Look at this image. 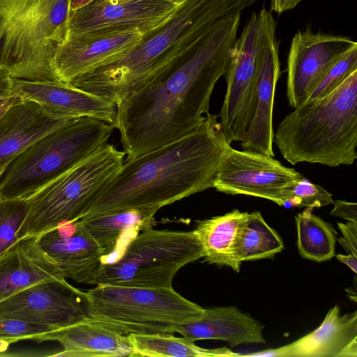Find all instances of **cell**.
Masks as SVG:
<instances>
[{"label": "cell", "mask_w": 357, "mask_h": 357, "mask_svg": "<svg viewBox=\"0 0 357 357\" xmlns=\"http://www.w3.org/2000/svg\"><path fill=\"white\" fill-rule=\"evenodd\" d=\"M241 14L217 21L116 106L114 128L126 160L186 135L204 121L214 86L225 75Z\"/></svg>", "instance_id": "6da1fadb"}, {"label": "cell", "mask_w": 357, "mask_h": 357, "mask_svg": "<svg viewBox=\"0 0 357 357\" xmlns=\"http://www.w3.org/2000/svg\"><path fill=\"white\" fill-rule=\"evenodd\" d=\"M218 118L208 113L186 135L127 160L80 219L130 208H160L213 188L230 145Z\"/></svg>", "instance_id": "7a4b0ae2"}, {"label": "cell", "mask_w": 357, "mask_h": 357, "mask_svg": "<svg viewBox=\"0 0 357 357\" xmlns=\"http://www.w3.org/2000/svg\"><path fill=\"white\" fill-rule=\"evenodd\" d=\"M257 0H186L130 51L77 77L70 84L116 107L221 18L241 12Z\"/></svg>", "instance_id": "3957f363"}, {"label": "cell", "mask_w": 357, "mask_h": 357, "mask_svg": "<svg viewBox=\"0 0 357 357\" xmlns=\"http://www.w3.org/2000/svg\"><path fill=\"white\" fill-rule=\"evenodd\" d=\"M274 137L281 155L292 165L353 164L357 158V70L328 95L295 107Z\"/></svg>", "instance_id": "277c9868"}, {"label": "cell", "mask_w": 357, "mask_h": 357, "mask_svg": "<svg viewBox=\"0 0 357 357\" xmlns=\"http://www.w3.org/2000/svg\"><path fill=\"white\" fill-rule=\"evenodd\" d=\"M70 13V0H0V63L13 78L56 80L52 59Z\"/></svg>", "instance_id": "5b68a950"}, {"label": "cell", "mask_w": 357, "mask_h": 357, "mask_svg": "<svg viewBox=\"0 0 357 357\" xmlns=\"http://www.w3.org/2000/svg\"><path fill=\"white\" fill-rule=\"evenodd\" d=\"M125 155L107 143L25 199L27 213L17 240L79 220L119 172Z\"/></svg>", "instance_id": "8992f818"}, {"label": "cell", "mask_w": 357, "mask_h": 357, "mask_svg": "<svg viewBox=\"0 0 357 357\" xmlns=\"http://www.w3.org/2000/svg\"><path fill=\"white\" fill-rule=\"evenodd\" d=\"M87 318L128 335L174 333L202 318L205 308L168 288L97 284L85 291Z\"/></svg>", "instance_id": "52a82bcc"}, {"label": "cell", "mask_w": 357, "mask_h": 357, "mask_svg": "<svg viewBox=\"0 0 357 357\" xmlns=\"http://www.w3.org/2000/svg\"><path fill=\"white\" fill-rule=\"evenodd\" d=\"M114 128L81 118L49 132L10 163L0 179V196L26 199L107 144Z\"/></svg>", "instance_id": "ba28073f"}, {"label": "cell", "mask_w": 357, "mask_h": 357, "mask_svg": "<svg viewBox=\"0 0 357 357\" xmlns=\"http://www.w3.org/2000/svg\"><path fill=\"white\" fill-rule=\"evenodd\" d=\"M202 257V246L194 231L149 227L137 234L119 257L103 261L97 284L172 287L177 272Z\"/></svg>", "instance_id": "9c48e42d"}, {"label": "cell", "mask_w": 357, "mask_h": 357, "mask_svg": "<svg viewBox=\"0 0 357 357\" xmlns=\"http://www.w3.org/2000/svg\"><path fill=\"white\" fill-rule=\"evenodd\" d=\"M276 28L271 12L265 8L253 13L229 52L225 73L227 91L218 116L229 144L242 142L252 118L264 49Z\"/></svg>", "instance_id": "30bf717a"}, {"label": "cell", "mask_w": 357, "mask_h": 357, "mask_svg": "<svg viewBox=\"0 0 357 357\" xmlns=\"http://www.w3.org/2000/svg\"><path fill=\"white\" fill-rule=\"evenodd\" d=\"M303 175L284 166L272 156L238 151L229 145L214 182L216 190L229 195H245L284 205L283 195Z\"/></svg>", "instance_id": "8fae6325"}, {"label": "cell", "mask_w": 357, "mask_h": 357, "mask_svg": "<svg viewBox=\"0 0 357 357\" xmlns=\"http://www.w3.org/2000/svg\"><path fill=\"white\" fill-rule=\"evenodd\" d=\"M0 316L54 330L65 328L87 319L85 291L66 279L38 282L1 301Z\"/></svg>", "instance_id": "7c38bea8"}, {"label": "cell", "mask_w": 357, "mask_h": 357, "mask_svg": "<svg viewBox=\"0 0 357 357\" xmlns=\"http://www.w3.org/2000/svg\"><path fill=\"white\" fill-rule=\"evenodd\" d=\"M357 45L351 38L314 32L298 31L292 38L287 58V98L295 108L305 102L331 66Z\"/></svg>", "instance_id": "4fadbf2b"}, {"label": "cell", "mask_w": 357, "mask_h": 357, "mask_svg": "<svg viewBox=\"0 0 357 357\" xmlns=\"http://www.w3.org/2000/svg\"><path fill=\"white\" fill-rule=\"evenodd\" d=\"M176 6L153 0H93L71 12L68 37L139 31L162 23Z\"/></svg>", "instance_id": "5bb4252c"}, {"label": "cell", "mask_w": 357, "mask_h": 357, "mask_svg": "<svg viewBox=\"0 0 357 357\" xmlns=\"http://www.w3.org/2000/svg\"><path fill=\"white\" fill-rule=\"evenodd\" d=\"M12 96L32 101L61 118H92L116 124V107L109 100L57 80L13 79Z\"/></svg>", "instance_id": "9a60e30c"}, {"label": "cell", "mask_w": 357, "mask_h": 357, "mask_svg": "<svg viewBox=\"0 0 357 357\" xmlns=\"http://www.w3.org/2000/svg\"><path fill=\"white\" fill-rule=\"evenodd\" d=\"M143 32L68 37L56 49L52 62L57 81L70 84L77 77L132 50Z\"/></svg>", "instance_id": "2e32d148"}, {"label": "cell", "mask_w": 357, "mask_h": 357, "mask_svg": "<svg viewBox=\"0 0 357 357\" xmlns=\"http://www.w3.org/2000/svg\"><path fill=\"white\" fill-rule=\"evenodd\" d=\"M37 241L65 278L97 284L104 255L77 221L44 232L37 236Z\"/></svg>", "instance_id": "e0dca14e"}, {"label": "cell", "mask_w": 357, "mask_h": 357, "mask_svg": "<svg viewBox=\"0 0 357 357\" xmlns=\"http://www.w3.org/2000/svg\"><path fill=\"white\" fill-rule=\"evenodd\" d=\"M77 119L54 116L32 101L17 98L0 117V179L31 144Z\"/></svg>", "instance_id": "ac0fdd59"}, {"label": "cell", "mask_w": 357, "mask_h": 357, "mask_svg": "<svg viewBox=\"0 0 357 357\" xmlns=\"http://www.w3.org/2000/svg\"><path fill=\"white\" fill-rule=\"evenodd\" d=\"M275 30L266 42L259 68L254 114L245 139L241 142L243 150L274 156L273 112L275 91L280 75L278 46Z\"/></svg>", "instance_id": "d6986e66"}, {"label": "cell", "mask_w": 357, "mask_h": 357, "mask_svg": "<svg viewBox=\"0 0 357 357\" xmlns=\"http://www.w3.org/2000/svg\"><path fill=\"white\" fill-rule=\"evenodd\" d=\"M65 279L37 236L18 240L0 255V301L36 283Z\"/></svg>", "instance_id": "ffe728a7"}, {"label": "cell", "mask_w": 357, "mask_h": 357, "mask_svg": "<svg viewBox=\"0 0 357 357\" xmlns=\"http://www.w3.org/2000/svg\"><path fill=\"white\" fill-rule=\"evenodd\" d=\"M357 338V311L340 314L335 305L321 325L298 340L276 349L257 352L268 357H339L342 351Z\"/></svg>", "instance_id": "44dd1931"}, {"label": "cell", "mask_w": 357, "mask_h": 357, "mask_svg": "<svg viewBox=\"0 0 357 357\" xmlns=\"http://www.w3.org/2000/svg\"><path fill=\"white\" fill-rule=\"evenodd\" d=\"M34 340L59 342L63 349L55 356L117 357L132 356L133 349L128 336L121 334L88 318L73 325L53 330Z\"/></svg>", "instance_id": "7402d4cb"}, {"label": "cell", "mask_w": 357, "mask_h": 357, "mask_svg": "<svg viewBox=\"0 0 357 357\" xmlns=\"http://www.w3.org/2000/svg\"><path fill=\"white\" fill-rule=\"evenodd\" d=\"M264 326L235 306L205 308L203 317L181 325L177 333L193 341L222 340L233 348L242 344L264 343Z\"/></svg>", "instance_id": "603a6c76"}, {"label": "cell", "mask_w": 357, "mask_h": 357, "mask_svg": "<svg viewBox=\"0 0 357 357\" xmlns=\"http://www.w3.org/2000/svg\"><path fill=\"white\" fill-rule=\"evenodd\" d=\"M248 215V212L234 209L222 215L197 222L193 231L202 244L204 261L240 271L236 248Z\"/></svg>", "instance_id": "cb8c5ba5"}, {"label": "cell", "mask_w": 357, "mask_h": 357, "mask_svg": "<svg viewBox=\"0 0 357 357\" xmlns=\"http://www.w3.org/2000/svg\"><path fill=\"white\" fill-rule=\"evenodd\" d=\"M159 209L157 207L125 208L77 221L98 245L105 257L114 252L124 234H138L139 231L151 227Z\"/></svg>", "instance_id": "d4e9b609"}, {"label": "cell", "mask_w": 357, "mask_h": 357, "mask_svg": "<svg viewBox=\"0 0 357 357\" xmlns=\"http://www.w3.org/2000/svg\"><path fill=\"white\" fill-rule=\"evenodd\" d=\"M133 349L132 357H236L242 354L235 353L227 347L202 348L192 340L172 333H131L128 335Z\"/></svg>", "instance_id": "484cf974"}, {"label": "cell", "mask_w": 357, "mask_h": 357, "mask_svg": "<svg viewBox=\"0 0 357 357\" xmlns=\"http://www.w3.org/2000/svg\"><path fill=\"white\" fill-rule=\"evenodd\" d=\"M312 210L307 207L295 217L297 247L303 258L322 262L335 256L337 234L330 223L312 213Z\"/></svg>", "instance_id": "4316f807"}, {"label": "cell", "mask_w": 357, "mask_h": 357, "mask_svg": "<svg viewBox=\"0 0 357 357\" xmlns=\"http://www.w3.org/2000/svg\"><path fill=\"white\" fill-rule=\"evenodd\" d=\"M284 248L282 238L260 212L248 213L236 248V258L241 264L245 261L273 259Z\"/></svg>", "instance_id": "83f0119b"}, {"label": "cell", "mask_w": 357, "mask_h": 357, "mask_svg": "<svg viewBox=\"0 0 357 357\" xmlns=\"http://www.w3.org/2000/svg\"><path fill=\"white\" fill-rule=\"evenodd\" d=\"M26 213V199L0 196V255L18 241L17 233Z\"/></svg>", "instance_id": "f1b7e54d"}, {"label": "cell", "mask_w": 357, "mask_h": 357, "mask_svg": "<svg viewBox=\"0 0 357 357\" xmlns=\"http://www.w3.org/2000/svg\"><path fill=\"white\" fill-rule=\"evenodd\" d=\"M356 70H357V45L348 50L331 66L311 91L306 101L328 95Z\"/></svg>", "instance_id": "f546056e"}, {"label": "cell", "mask_w": 357, "mask_h": 357, "mask_svg": "<svg viewBox=\"0 0 357 357\" xmlns=\"http://www.w3.org/2000/svg\"><path fill=\"white\" fill-rule=\"evenodd\" d=\"M284 204L293 206L320 208L333 204L332 194L319 185L314 184L303 176L283 195Z\"/></svg>", "instance_id": "4dcf8cb0"}, {"label": "cell", "mask_w": 357, "mask_h": 357, "mask_svg": "<svg viewBox=\"0 0 357 357\" xmlns=\"http://www.w3.org/2000/svg\"><path fill=\"white\" fill-rule=\"evenodd\" d=\"M54 329L47 326L26 323L0 316V351L9 344L22 340H35L37 337Z\"/></svg>", "instance_id": "1f68e13d"}, {"label": "cell", "mask_w": 357, "mask_h": 357, "mask_svg": "<svg viewBox=\"0 0 357 357\" xmlns=\"http://www.w3.org/2000/svg\"><path fill=\"white\" fill-rule=\"evenodd\" d=\"M342 237L338 241L348 254L357 257V223L348 221L346 224L337 222Z\"/></svg>", "instance_id": "d6a6232c"}, {"label": "cell", "mask_w": 357, "mask_h": 357, "mask_svg": "<svg viewBox=\"0 0 357 357\" xmlns=\"http://www.w3.org/2000/svg\"><path fill=\"white\" fill-rule=\"evenodd\" d=\"M334 207L331 211V215L342 218L357 223V204L356 203L346 202L343 200H335L333 202Z\"/></svg>", "instance_id": "836d02e7"}, {"label": "cell", "mask_w": 357, "mask_h": 357, "mask_svg": "<svg viewBox=\"0 0 357 357\" xmlns=\"http://www.w3.org/2000/svg\"><path fill=\"white\" fill-rule=\"evenodd\" d=\"M13 79L8 69L0 63V107L13 98Z\"/></svg>", "instance_id": "e575fe53"}, {"label": "cell", "mask_w": 357, "mask_h": 357, "mask_svg": "<svg viewBox=\"0 0 357 357\" xmlns=\"http://www.w3.org/2000/svg\"><path fill=\"white\" fill-rule=\"evenodd\" d=\"M303 0H271V10L282 13L285 11L294 8L299 3Z\"/></svg>", "instance_id": "d590c367"}, {"label": "cell", "mask_w": 357, "mask_h": 357, "mask_svg": "<svg viewBox=\"0 0 357 357\" xmlns=\"http://www.w3.org/2000/svg\"><path fill=\"white\" fill-rule=\"evenodd\" d=\"M335 256L337 260L346 264L354 273H357V257L351 254H337Z\"/></svg>", "instance_id": "8d00e7d4"}, {"label": "cell", "mask_w": 357, "mask_h": 357, "mask_svg": "<svg viewBox=\"0 0 357 357\" xmlns=\"http://www.w3.org/2000/svg\"><path fill=\"white\" fill-rule=\"evenodd\" d=\"M357 356V338L351 342L340 353L339 357Z\"/></svg>", "instance_id": "74e56055"}, {"label": "cell", "mask_w": 357, "mask_h": 357, "mask_svg": "<svg viewBox=\"0 0 357 357\" xmlns=\"http://www.w3.org/2000/svg\"><path fill=\"white\" fill-rule=\"evenodd\" d=\"M93 0H70V10L74 12Z\"/></svg>", "instance_id": "f35d334b"}, {"label": "cell", "mask_w": 357, "mask_h": 357, "mask_svg": "<svg viewBox=\"0 0 357 357\" xmlns=\"http://www.w3.org/2000/svg\"><path fill=\"white\" fill-rule=\"evenodd\" d=\"M16 98H12L10 101L0 107V117L3 114L8 107L15 100Z\"/></svg>", "instance_id": "ab89813d"}, {"label": "cell", "mask_w": 357, "mask_h": 357, "mask_svg": "<svg viewBox=\"0 0 357 357\" xmlns=\"http://www.w3.org/2000/svg\"><path fill=\"white\" fill-rule=\"evenodd\" d=\"M153 1L168 2V3H172L176 6H178L182 4L183 3H184L186 0H153Z\"/></svg>", "instance_id": "60d3db41"}]
</instances>
